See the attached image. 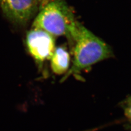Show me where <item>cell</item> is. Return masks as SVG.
<instances>
[{"label":"cell","instance_id":"5","mask_svg":"<svg viewBox=\"0 0 131 131\" xmlns=\"http://www.w3.org/2000/svg\"><path fill=\"white\" fill-rule=\"evenodd\" d=\"M50 60L51 69L56 74H63L68 71L70 65V55L65 48H55Z\"/></svg>","mask_w":131,"mask_h":131},{"label":"cell","instance_id":"2","mask_svg":"<svg viewBox=\"0 0 131 131\" xmlns=\"http://www.w3.org/2000/svg\"><path fill=\"white\" fill-rule=\"evenodd\" d=\"M73 40L75 43L73 63L63 80L109 58L112 55L108 45L81 24Z\"/></svg>","mask_w":131,"mask_h":131},{"label":"cell","instance_id":"3","mask_svg":"<svg viewBox=\"0 0 131 131\" xmlns=\"http://www.w3.org/2000/svg\"><path fill=\"white\" fill-rule=\"evenodd\" d=\"M44 0H0L5 17L19 26H25L39 11Z\"/></svg>","mask_w":131,"mask_h":131},{"label":"cell","instance_id":"4","mask_svg":"<svg viewBox=\"0 0 131 131\" xmlns=\"http://www.w3.org/2000/svg\"><path fill=\"white\" fill-rule=\"evenodd\" d=\"M26 44L31 56L39 63L50 60L56 48L54 37L37 28L27 33Z\"/></svg>","mask_w":131,"mask_h":131},{"label":"cell","instance_id":"6","mask_svg":"<svg viewBox=\"0 0 131 131\" xmlns=\"http://www.w3.org/2000/svg\"><path fill=\"white\" fill-rule=\"evenodd\" d=\"M124 109L125 115L131 125V97L126 102Z\"/></svg>","mask_w":131,"mask_h":131},{"label":"cell","instance_id":"1","mask_svg":"<svg viewBox=\"0 0 131 131\" xmlns=\"http://www.w3.org/2000/svg\"><path fill=\"white\" fill-rule=\"evenodd\" d=\"M80 25L64 0H44L32 28L43 30L54 37L64 36L73 40Z\"/></svg>","mask_w":131,"mask_h":131}]
</instances>
